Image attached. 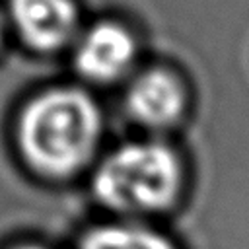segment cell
I'll return each mask as SVG.
<instances>
[{
  "mask_svg": "<svg viewBox=\"0 0 249 249\" xmlns=\"http://www.w3.org/2000/svg\"><path fill=\"white\" fill-rule=\"evenodd\" d=\"M2 39H4V25H2V19H0V47H2Z\"/></svg>",
  "mask_w": 249,
  "mask_h": 249,
  "instance_id": "8",
  "label": "cell"
},
{
  "mask_svg": "<svg viewBox=\"0 0 249 249\" xmlns=\"http://www.w3.org/2000/svg\"><path fill=\"white\" fill-rule=\"evenodd\" d=\"M185 161L160 136H136L105 148L88 175L93 204L107 218L156 222L183 198Z\"/></svg>",
  "mask_w": 249,
  "mask_h": 249,
  "instance_id": "2",
  "label": "cell"
},
{
  "mask_svg": "<svg viewBox=\"0 0 249 249\" xmlns=\"http://www.w3.org/2000/svg\"><path fill=\"white\" fill-rule=\"evenodd\" d=\"M4 249H53V247L39 243V241H16L12 245H6Z\"/></svg>",
  "mask_w": 249,
  "mask_h": 249,
  "instance_id": "7",
  "label": "cell"
},
{
  "mask_svg": "<svg viewBox=\"0 0 249 249\" xmlns=\"http://www.w3.org/2000/svg\"><path fill=\"white\" fill-rule=\"evenodd\" d=\"M74 249H179L152 222L103 218L82 230Z\"/></svg>",
  "mask_w": 249,
  "mask_h": 249,
  "instance_id": "6",
  "label": "cell"
},
{
  "mask_svg": "<svg viewBox=\"0 0 249 249\" xmlns=\"http://www.w3.org/2000/svg\"><path fill=\"white\" fill-rule=\"evenodd\" d=\"M10 132L21 167L54 185L89 175L105 150L103 109L78 86H54L27 97Z\"/></svg>",
  "mask_w": 249,
  "mask_h": 249,
  "instance_id": "1",
  "label": "cell"
},
{
  "mask_svg": "<svg viewBox=\"0 0 249 249\" xmlns=\"http://www.w3.org/2000/svg\"><path fill=\"white\" fill-rule=\"evenodd\" d=\"M10 18L23 43L39 53L62 49L78 29L72 0H10Z\"/></svg>",
  "mask_w": 249,
  "mask_h": 249,
  "instance_id": "5",
  "label": "cell"
},
{
  "mask_svg": "<svg viewBox=\"0 0 249 249\" xmlns=\"http://www.w3.org/2000/svg\"><path fill=\"white\" fill-rule=\"evenodd\" d=\"M136 62V41L119 23L103 21L88 29L74 47V70L95 86H111L130 76Z\"/></svg>",
  "mask_w": 249,
  "mask_h": 249,
  "instance_id": "4",
  "label": "cell"
},
{
  "mask_svg": "<svg viewBox=\"0 0 249 249\" xmlns=\"http://www.w3.org/2000/svg\"><path fill=\"white\" fill-rule=\"evenodd\" d=\"M123 109L144 136L165 138L189 109V93L177 74L167 68H146L126 82Z\"/></svg>",
  "mask_w": 249,
  "mask_h": 249,
  "instance_id": "3",
  "label": "cell"
}]
</instances>
